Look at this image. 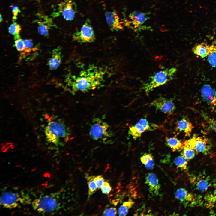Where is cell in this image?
Returning <instances> with one entry per match:
<instances>
[{"label":"cell","instance_id":"cell-29","mask_svg":"<svg viewBox=\"0 0 216 216\" xmlns=\"http://www.w3.org/2000/svg\"><path fill=\"white\" fill-rule=\"evenodd\" d=\"M93 177L88 178V199H89L90 196L96 191L98 188L96 185L93 179Z\"/></svg>","mask_w":216,"mask_h":216},{"label":"cell","instance_id":"cell-24","mask_svg":"<svg viewBox=\"0 0 216 216\" xmlns=\"http://www.w3.org/2000/svg\"><path fill=\"white\" fill-rule=\"evenodd\" d=\"M134 202L132 200L124 202L118 209V213L120 216H125L128 214L129 210L134 205Z\"/></svg>","mask_w":216,"mask_h":216},{"label":"cell","instance_id":"cell-14","mask_svg":"<svg viewBox=\"0 0 216 216\" xmlns=\"http://www.w3.org/2000/svg\"><path fill=\"white\" fill-rule=\"evenodd\" d=\"M105 15L106 23L111 31H118L123 28L122 23L115 11H106Z\"/></svg>","mask_w":216,"mask_h":216},{"label":"cell","instance_id":"cell-38","mask_svg":"<svg viewBox=\"0 0 216 216\" xmlns=\"http://www.w3.org/2000/svg\"><path fill=\"white\" fill-rule=\"evenodd\" d=\"M2 15H1V14H0V22H2Z\"/></svg>","mask_w":216,"mask_h":216},{"label":"cell","instance_id":"cell-20","mask_svg":"<svg viewBox=\"0 0 216 216\" xmlns=\"http://www.w3.org/2000/svg\"><path fill=\"white\" fill-rule=\"evenodd\" d=\"M165 142L166 145L174 152L182 149L184 145V142L175 136L166 137Z\"/></svg>","mask_w":216,"mask_h":216},{"label":"cell","instance_id":"cell-28","mask_svg":"<svg viewBox=\"0 0 216 216\" xmlns=\"http://www.w3.org/2000/svg\"><path fill=\"white\" fill-rule=\"evenodd\" d=\"M21 29L20 26L14 22L10 26L8 31L10 33L14 36V38L16 40L20 38L19 33Z\"/></svg>","mask_w":216,"mask_h":216},{"label":"cell","instance_id":"cell-6","mask_svg":"<svg viewBox=\"0 0 216 216\" xmlns=\"http://www.w3.org/2000/svg\"><path fill=\"white\" fill-rule=\"evenodd\" d=\"M184 145L195 150L196 153H208L211 149L212 144L208 138L194 135L191 138L184 142Z\"/></svg>","mask_w":216,"mask_h":216},{"label":"cell","instance_id":"cell-13","mask_svg":"<svg viewBox=\"0 0 216 216\" xmlns=\"http://www.w3.org/2000/svg\"><path fill=\"white\" fill-rule=\"evenodd\" d=\"M59 7L60 11L66 20L71 21L74 19L76 8L73 0H65L60 4Z\"/></svg>","mask_w":216,"mask_h":216},{"label":"cell","instance_id":"cell-21","mask_svg":"<svg viewBox=\"0 0 216 216\" xmlns=\"http://www.w3.org/2000/svg\"><path fill=\"white\" fill-rule=\"evenodd\" d=\"M61 62L60 48L55 49L53 51L52 55L48 62V64L50 70H54L57 68Z\"/></svg>","mask_w":216,"mask_h":216},{"label":"cell","instance_id":"cell-34","mask_svg":"<svg viewBox=\"0 0 216 216\" xmlns=\"http://www.w3.org/2000/svg\"><path fill=\"white\" fill-rule=\"evenodd\" d=\"M24 50L26 52H29L33 46V43L30 39H26L23 41Z\"/></svg>","mask_w":216,"mask_h":216},{"label":"cell","instance_id":"cell-10","mask_svg":"<svg viewBox=\"0 0 216 216\" xmlns=\"http://www.w3.org/2000/svg\"><path fill=\"white\" fill-rule=\"evenodd\" d=\"M158 127L157 125L149 122L146 118H142L135 125L129 127L128 134L134 140H136L144 132L153 130Z\"/></svg>","mask_w":216,"mask_h":216},{"label":"cell","instance_id":"cell-5","mask_svg":"<svg viewBox=\"0 0 216 216\" xmlns=\"http://www.w3.org/2000/svg\"><path fill=\"white\" fill-rule=\"evenodd\" d=\"M110 130V126L107 123L98 118H96L93 121L89 134L94 140H103L111 136L112 134Z\"/></svg>","mask_w":216,"mask_h":216},{"label":"cell","instance_id":"cell-11","mask_svg":"<svg viewBox=\"0 0 216 216\" xmlns=\"http://www.w3.org/2000/svg\"><path fill=\"white\" fill-rule=\"evenodd\" d=\"M150 106L168 115H172L176 109L172 99H168L163 97L154 100L150 103Z\"/></svg>","mask_w":216,"mask_h":216},{"label":"cell","instance_id":"cell-33","mask_svg":"<svg viewBox=\"0 0 216 216\" xmlns=\"http://www.w3.org/2000/svg\"><path fill=\"white\" fill-rule=\"evenodd\" d=\"M101 188L102 193L105 194H109L112 190L110 183L106 181H104L103 185Z\"/></svg>","mask_w":216,"mask_h":216},{"label":"cell","instance_id":"cell-15","mask_svg":"<svg viewBox=\"0 0 216 216\" xmlns=\"http://www.w3.org/2000/svg\"><path fill=\"white\" fill-rule=\"evenodd\" d=\"M201 93L204 100L212 107H216V92L208 84H205L201 89Z\"/></svg>","mask_w":216,"mask_h":216},{"label":"cell","instance_id":"cell-31","mask_svg":"<svg viewBox=\"0 0 216 216\" xmlns=\"http://www.w3.org/2000/svg\"><path fill=\"white\" fill-rule=\"evenodd\" d=\"M15 46L18 51H22L24 50V46L23 41L20 38L15 40Z\"/></svg>","mask_w":216,"mask_h":216},{"label":"cell","instance_id":"cell-9","mask_svg":"<svg viewBox=\"0 0 216 216\" xmlns=\"http://www.w3.org/2000/svg\"><path fill=\"white\" fill-rule=\"evenodd\" d=\"M26 196H22L17 193L11 191H5L2 194L0 198V204L3 207L12 209L18 206L20 204L26 202Z\"/></svg>","mask_w":216,"mask_h":216},{"label":"cell","instance_id":"cell-22","mask_svg":"<svg viewBox=\"0 0 216 216\" xmlns=\"http://www.w3.org/2000/svg\"><path fill=\"white\" fill-rule=\"evenodd\" d=\"M204 199L205 205L206 207L210 208L216 206V188L206 194Z\"/></svg>","mask_w":216,"mask_h":216},{"label":"cell","instance_id":"cell-17","mask_svg":"<svg viewBox=\"0 0 216 216\" xmlns=\"http://www.w3.org/2000/svg\"><path fill=\"white\" fill-rule=\"evenodd\" d=\"M192 50L195 54L202 58H205L216 52V45H210L205 43H201L195 46Z\"/></svg>","mask_w":216,"mask_h":216},{"label":"cell","instance_id":"cell-32","mask_svg":"<svg viewBox=\"0 0 216 216\" xmlns=\"http://www.w3.org/2000/svg\"><path fill=\"white\" fill-rule=\"evenodd\" d=\"M117 211L115 208L111 207L106 209L103 213L104 216H115L116 215Z\"/></svg>","mask_w":216,"mask_h":216},{"label":"cell","instance_id":"cell-35","mask_svg":"<svg viewBox=\"0 0 216 216\" xmlns=\"http://www.w3.org/2000/svg\"><path fill=\"white\" fill-rule=\"evenodd\" d=\"M208 56L210 64L212 67L216 68V52L210 54Z\"/></svg>","mask_w":216,"mask_h":216},{"label":"cell","instance_id":"cell-2","mask_svg":"<svg viewBox=\"0 0 216 216\" xmlns=\"http://www.w3.org/2000/svg\"><path fill=\"white\" fill-rule=\"evenodd\" d=\"M44 128V133L47 141L58 146L67 141L70 133L67 127L59 119L52 118L48 120Z\"/></svg>","mask_w":216,"mask_h":216},{"label":"cell","instance_id":"cell-25","mask_svg":"<svg viewBox=\"0 0 216 216\" xmlns=\"http://www.w3.org/2000/svg\"><path fill=\"white\" fill-rule=\"evenodd\" d=\"M50 20V19L48 21L38 22V30L39 33L41 34L44 36L48 35L49 30L51 26V23H48V22Z\"/></svg>","mask_w":216,"mask_h":216},{"label":"cell","instance_id":"cell-12","mask_svg":"<svg viewBox=\"0 0 216 216\" xmlns=\"http://www.w3.org/2000/svg\"><path fill=\"white\" fill-rule=\"evenodd\" d=\"M176 198L184 205L194 206L197 204L199 199L195 195L184 188L178 189L175 194Z\"/></svg>","mask_w":216,"mask_h":216},{"label":"cell","instance_id":"cell-23","mask_svg":"<svg viewBox=\"0 0 216 216\" xmlns=\"http://www.w3.org/2000/svg\"><path fill=\"white\" fill-rule=\"evenodd\" d=\"M140 160L146 168L149 170L152 169L154 166L153 157L152 154L146 153L140 158Z\"/></svg>","mask_w":216,"mask_h":216},{"label":"cell","instance_id":"cell-4","mask_svg":"<svg viewBox=\"0 0 216 216\" xmlns=\"http://www.w3.org/2000/svg\"><path fill=\"white\" fill-rule=\"evenodd\" d=\"M57 195L52 194L37 198L32 202V207L34 210L43 214L56 211L60 208Z\"/></svg>","mask_w":216,"mask_h":216},{"label":"cell","instance_id":"cell-18","mask_svg":"<svg viewBox=\"0 0 216 216\" xmlns=\"http://www.w3.org/2000/svg\"><path fill=\"white\" fill-rule=\"evenodd\" d=\"M190 181L196 189L201 192L207 190L210 185L209 178L204 176H193Z\"/></svg>","mask_w":216,"mask_h":216},{"label":"cell","instance_id":"cell-16","mask_svg":"<svg viewBox=\"0 0 216 216\" xmlns=\"http://www.w3.org/2000/svg\"><path fill=\"white\" fill-rule=\"evenodd\" d=\"M145 183L148 186L149 193L152 196L158 195L160 185L156 175L152 172L148 173L145 178Z\"/></svg>","mask_w":216,"mask_h":216},{"label":"cell","instance_id":"cell-37","mask_svg":"<svg viewBox=\"0 0 216 216\" xmlns=\"http://www.w3.org/2000/svg\"><path fill=\"white\" fill-rule=\"evenodd\" d=\"M208 122L210 127L216 133V119L210 118Z\"/></svg>","mask_w":216,"mask_h":216},{"label":"cell","instance_id":"cell-1","mask_svg":"<svg viewBox=\"0 0 216 216\" xmlns=\"http://www.w3.org/2000/svg\"><path fill=\"white\" fill-rule=\"evenodd\" d=\"M105 74L100 68L91 66L77 75L71 76L68 79V85L72 93L86 92L100 86L104 81Z\"/></svg>","mask_w":216,"mask_h":216},{"label":"cell","instance_id":"cell-8","mask_svg":"<svg viewBox=\"0 0 216 216\" xmlns=\"http://www.w3.org/2000/svg\"><path fill=\"white\" fill-rule=\"evenodd\" d=\"M149 12H143L135 11L131 13L129 15L130 21L126 22V26L129 27L135 31L149 29L151 28L143 25L149 19Z\"/></svg>","mask_w":216,"mask_h":216},{"label":"cell","instance_id":"cell-30","mask_svg":"<svg viewBox=\"0 0 216 216\" xmlns=\"http://www.w3.org/2000/svg\"><path fill=\"white\" fill-rule=\"evenodd\" d=\"M93 179L98 189L101 188L104 182V179L103 176L100 175L94 177Z\"/></svg>","mask_w":216,"mask_h":216},{"label":"cell","instance_id":"cell-19","mask_svg":"<svg viewBox=\"0 0 216 216\" xmlns=\"http://www.w3.org/2000/svg\"><path fill=\"white\" fill-rule=\"evenodd\" d=\"M194 128L192 123L185 117L178 121L176 123V130L179 132H183L185 136L190 135Z\"/></svg>","mask_w":216,"mask_h":216},{"label":"cell","instance_id":"cell-36","mask_svg":"<svg viewBox=\"0 0 216 216\" xmlns=\"http://www.w3.org/2000/svg\"><path fill=\"white\" fill-rule=\"evenodd\" d=\"M10 7L12 8V12L13 15L12 17L13 21L14 22L17 19V16L18 13L20 12V10L17 6L11 5Z\"/></svg>","mask_w":216,"mask_h":216},{"label":"cell","instance_id":"cell-7","mask_svg":"<svg viewBox=\"0 0 216 216\" xmlns=\"http://www.w3.org/2000/svg\"><path fill=\"white\" fill-rule=\"evenodd\" d=\"M73 40L81 43H91L95 37L91 21L87 19L79 31H76L73 35Z\"/></svg>","mask_w":216,"mask_h":216},{"label":"cell","instance_id":"cell-26","mask_svg":"<svg viewBox=\"0 0 216 216\" xmlns=\"http://www.w3.org/2000/svg\"><path fill=\"white\" fill-rule=\"evenodd\" d=\"M188 160L182 155L176 157L175 159L174 162L178 168L185 170L187 168Z\"/></svg>","mask_w":216,"mask_h":216},{"label":"cell","instance_id":"cell-27","mask_svg":"<svg viewBox=\"0 0 216 216\" xmlns=\"http://www.w3.org/2000/svg\"><path fill=\"white\" fill-rule=\"evenodd\" d=\"M182 150V155L188 160L193 158L196 154L194 150L184 145Z\"/></svg>","mask_w":216,"mask_h":216},{"label":"cell","instance_id":"cell-3","mask_svg":"<svg viewBox=\"0 0 216 216\" xmlns=\"http://www.w3.org/2000/svg\"><path fill=\"white\" fill-rule=\"evenodd\" d=\"M176 71V68H172L156 72L150 77L148 82L143 84L142 89L147 94H148L154 89L172 80Z\"/></svg>","mask_w":216,"mask_h":216}]
</instances>
